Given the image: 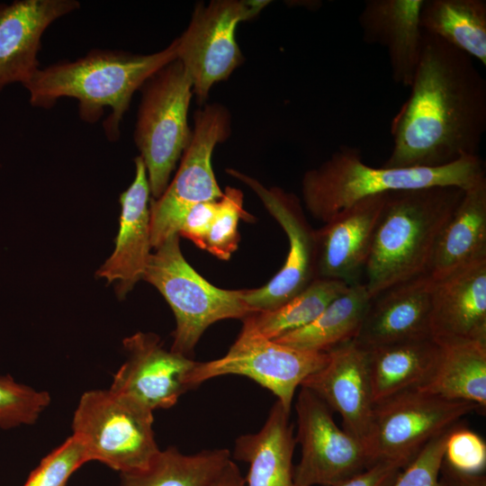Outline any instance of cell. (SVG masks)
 <instances>
[{
  "label": "cell",
  "instance_id": "cell-2",
  "mask_svg": "<svg viewBox=\"0 0 486 486\" xmlns=\"http://www.w3.org/2000/svg\"><path fill=\"white\" fill-rule=\"evenodd\" d=\"M176 57V39L164 50L146 55L94 49L76 60L40 68L23 86L36 107L50 108L64 97L76 99L80 119L89 123L108 109L103 126L107 139L115 141L134 93Z\"/></svg>",
  "mask_w": 486,
  "mask_h": 486
},
{
  "label": "cell",
  "instance_id": "cell-4",
  "mask_svg": "<svg viewBox=\"0 0 486 486\" xmlns=\"http://www.w3.org/2000/svg\"><path fill=\"white\" fill-rule=\"evenodd\" d=\"M484 177L479 156L464 155L438 167H373L364 164L359 148L343 146L304 174L302 194L307 211L326 223L369 196L431 186H456L465 191Z\"/></svg>",
  "mask_w": 486,
  "mask_h": 486
},
{
  "label": "cell",
  "instance_id": "cell-21",
  "mask_svg": "<svg viewBox=\"0 0 486 486\" xmlns=\"http://www.w3.org/2000/svg\"><path fill=\"white\" fill-rule=\"evenodd\" d=\"M424 0H367L358 16L363 39L385 48L393 81L410 87L421 50Z\"/></svg>",
  "mask_w": 486,
  "mask_h": 486
},
{
  "label": "cell",
  "instance_id": "cell-34",
  "mask_svg": "<svg viewBox=\"0 0 486 486\" xmlns=\"http://www.w3.org/2000/svg\"><path fill=\"white\" fill-rule=\"evenodd\" d=\"M461 424L453 428L447 438L444 462L458 472L483 473L486 443L480 435Z\"/></svg>",
  "mask_w": 486,
  "mask_h": 486
},
{
  "label": "cell",
  "instance_id": "cell-16",
  "mask_svg": "<svg viewBox=\"0 0 486 486\" xmlns=\"http://www.w3.org/2000/svg\"><path fill=\"white\" fill-rule=\"evenodd\" d=\"M385 194L360 200L315 230L317 278L362 283Z\"/></svg>",
  "mask_w": 486,
  "mask_h": 486
},
{
  "label": "cell",
  "instance_id": "cell-19",
  "mask_svg": "<svg viewBox=\"0 0 486 486\" xmlns=\"http://www.w3.org/2000/svg\"><path fill=\"white\" fill-rule=\"evenodd\" d=\"M134 163V179L120 195L122 212L115 248L96 272V276L108 284L116 283L120 300L143 279L152 248L150 188L142 158L137 157Z\"/></svg>",
  "mask_w": 486,
  "mask_h": 486
},
{
  "label": "cell",
  "instance_id": "cell-35",
  "mask_svg": "<svg viewBox=\"0 0 486 486\" xmlns=\"http://www.w3.org/2000/svg\"><path fill=\"white\" fill-rule=\"evenodd\" d=\"M218 201L203 202L192 207L181 221L177 234L204 249L207 236L216 216Z\"/></svg>",
  "mask_w": 486,
  "mask_h": 486
},
{
  "label": "cell",
  "instance_id": "cell-37",
  "mask_svg": "<svg viewBox=\"0 0 486 486\" xmlns=\"http://www.w3.org/2000/svg\"><path fill=\"white\" fill-rule=\"evenodd\" d=\"M441 478L445 486H486L484 473H465L458 472L445 462L441 467Z\"/></svg>",
  "mask_w": 486,
  "mask_h": 486
},
{
  "label": "cell",
  "instance_id": "cell-28",
  "mask_svg": "<svg viewBox=\"0 0 486 486\" xmlns=\"http://www.w3.org/2000/svg\"><path fill=\"white\" fill-rule=\"evenodd\" d=\"M230 460L225 448L185 454L169 446L148 468L120 473V486H208Z\"/></svg>",
  "mask_w": 486,
  "mask_h": 486
},
{
  "label": "cell",
  "instance_id": "cell-14",
  "mask_svg": "<svg viewBox=\"0 0 486 486\" xmlns=\"http://www.w3.org/2000/svg\"><path fill=\"white\" fill-rule=\"evenodd\" d=\"M127 359L110 389L129 394L151 410L169 409L190 390L188 375L196 362L164 347L158 336L137 332L123 339Z\"/></svg>",
  "mask_w": 486,
  "mask_h": 486
},
{
  "label": "cell",
  "instance_id": "cell-1",
  "mask_svg": "<svg viewBox=\"0 0 486 486\" xmlns=\"http://www.w3.org/2000/svg\"><path fill=\"white\" fill-rule=\"evenodd\" d=\"M408 99L393 117L383 167H438L478 156L486 131V80L466 53L424 32Z\"/></svg>",
  "mask_w": 486,
  "mask_h": 486
},
{
  "label": "cell",
  "instance_id": "cell-5",
  "mask_svg": "<svg viewBox=\"0 0 486 486\" xmlns=\"http://www.w3.org/2000/svg\"><path fill=\"white\" fill-rule=\"evenodd\" d=\"M179 238L173 234L155 248L143 280L158 290L174 312L171 350L188 356L212 324L244 320L254 312L243 300V290L220 289L200 275L184 257Z\"/></svg>",
  "mask_w": 486,
  "mask_h": 486
},
{
  "label": "cell",
  "instance_id": "cell-18",
  "mask_svg": "<svg viewBox=\"0 0 486 486\" xmlns=\"http://www.w3.org/2000/svg\"><path fill=\"white\" fill-rule=\"evenodd\" d=\"M80 7L76 0H15L0 4V92L29 81L40 68L38 53L47 28Z\"/></svg>",
  "mask_w": 486,
  "mask_h": 486
},
{
  "label": "cell",
  "instance_id": "cell-30",
  "mask_svg": "<svg viewBox=\"0 0 486 486\" xmlns=\"http://www.w3.org/2000/svg\"><path fill=\"white\" fill-rule=\"evenodd\" d=\"M240 219L250 221L251 215L243 208V194L234 187L227 186L218 201L216 216L207 236L204 249L221 260H228L237 250Z\"/></svg>",
  "mask_w": 486,
  "mask_h": 486
},
{
  "label": "cell",
  "instance_id": "cell-25",
  "mask_svg": "<svg viewBox=\"0 0 486 486\" xmlns=\"http://www.w3.org/2000/svg\"><path fill=\"white\" fill-rule=\"evenodd\" d=\"M439 345L432 338L383 345L368 350L374 402L418 388L432 372Z\"/></svg>",
  "mask_w": 486,
  "mask_h": 486
},
{
  "label": "cell",
  "instance_id": "cell-3",
  "mask_svg": "<svg viewBox=\"0 0 486 486\" xmlns=\"http://www.w3.org/2000/svg\"><path fill=\"white\" fill-rule=\"evenodd\" d=\"M464 194L456 186L386 193L364 274L370 298L427 273L437 238Z\"/></svg>",
  "mask_w": 486,
  "mask_h": 486
},
{
  "label": "cell",
  "instance_id": "cell-9",
  "mask_svg": "<svg viewBox=\"0 0 486 486\" xmlns=\"http://www.w3.org/2000/svg\"><path fill=\"white\" fill-rule=\"evenodd\" d=\"M478 410L470 401L403 391L374 404L367 452L374 464L389 461L403 468L428 441Z\"/></svg>",
  "mask_w": 486,
  "mask_h": 486
},
{
  "label": "cell",
  "instance_id": "cell-33",
  "mask_svg": "<svg viewBox=\"0 0 486 486\" xmlns=\"http://www.w3.org/2000/svg\"><path fill=\"white\" fill-rule=\"evenodd\" d=\"M454 427L428 441L399 472L390 486H445L441 467L446 441Z\"/></svg>",
  "mask_w": 486,
  "mask_h": 486
},
{
  "label": "cell",
  "instance_id": "cell-8",
  "mask_svg": "<svg viewBox=\"0 0 486 486\" xmlns=\"http://www.w3.org/2000/svg\"><path fill=\"white\" fill-rule=\"evenodd\" d=\"M223 356L208 362H196L188 375L190 389L218 376H246L276 396L284 410L291 412L298 387L328 360V352H312L280 344L263 336L251 314Z\"/></svg>",
  "mask_w": 486,
  "mask_h": 486
},
{
  "label": "cell",
  "instance_id": "cell-7",
  "mask_svg": "<svg viewBox=\"0 0 486 486\" xmlns=\"http://www.w3.org/2000/svg\"><path fill=\"white\" fill-rule=\"evenodd\" d=\"M134 142L142 158L151 199L166 189L177 161L188 147L192 82L176 58L155 72L140 87Z\"/></svg>",
  "mask_w": 486,
  "mask_h": 486
},
{
  "label": "cell",
  "instance_id": "cell-10",
  "mask_svg": "<svg viewBox=\"0 0 486 486\" xmlns=\"http://www.w3.org/2000/svg\"><path fill=\"white\" fill-rule=\"evenodd\" d=\"M230 132V114L221 104H206L196 111L191 140L175 177L159 198L150 200L152 248L177 234L181 221L192 207L222 197L212 156L215 146L226 140Z\"/></svg>",
  "mask_w": 486,
  "mask_h": 486
},
{
  "label": "cell",
  "instance_id": "cell-20",
  "mask_svg": "<svg viewBox=\"0 0 486 486\" xmlns=\"http://www.w3.org/2000/svg\"><path fill=\"white\" fill-rule=\"evenodd\" d=\"M430 328L438 344L486 343V260L434 281Z\"/></svg>",
  "mask_w": 486,
  "mask_h": 486
},
{
  "label": "cell",
  "instance_id": "cell-27",
  "mask_svg": "<svg viewBox=\"0 0 486 486\" xmlns=\"http://www.w3.org/2000/svg\"><path fill=\"white\" fill-rule=\"evenodd\" d=\"M419 20L424 32L486 67L485 0H424Z\"/></svg>",
  "mask_w": 486,
  "mask_h": 486
},
{
  "label": "cell",
  "instance_id": "cell-32",
  "mask_svg": "<svg viewBox=\"0 0 486 486\" xmlns=\"http://www.w3.org/2000/svg\"><path fill=\"white\" fill-rule=\"evenodd\" d=\"M86 462L84 446L72 435L40 461L22 486H66L70 476Z\"/></svg>",
  "mask_w": 486,
  "mask_h": 486
},
{
  "label": "cell",
  "instance_id": "cell-13",
  "mask_svg": "<svg viewBox=\"0 0 486 486\" xmlns=\"http://www.w3.org/2000/svg\"><path fill=\"white\" fill-rule=\"evenodd\" d=\"M228 174L244 183L284 230L288 254L279 272L265 285L243 290V300L252 312L273 310L304 290L317 278L315 230L308 222L299 198L278 187H266L236 169Z\"/></svg>",
  "mask_w": 486,
  "mask_h": 486
},
{
  "label": "cell",
  "instance_id": "cell-31",
  "mask_svg": "<svg viewBox=\"0 0 486 486\" xmlns=\"http://www.w3.org/2000/svg\"><path fill=\"white\" fill-rule=\"evenodd\" d=\"M50 403L47 392L19 383L10 374L0 375L1 428L34 424Z\"/></svg>",
  "mask_w": 486,
  "mask_h": 486
},
{
  "label": "cell",
  "instance_id": "cell-24",
  "mask_svg": "<svg viewBox=\"0 0 486 486\" xmlns=\"http://www.w3.org/2000/svg\"><path fill=\"white\" fill-rule=\"evenodd\" d=\"M439 345L434 368L416 388L452 400H464L486 409V343L457 341Z\"/></svg>",
  "mask_w": 486,
  "mask_h": 486
},
{
  "label": "cell",
  "instance_id": "cell-17",
  "mask_svg": "<svg viewBox=\"0 0 486 486\" xmlns=\"http://www.w3.org/2000/svg\"><path fill=\"white\" fill-rule=\"evenodd\" d=\"M434 281L427 274L395 284L370 298L354 341L369 350L431 337Z\"/></svg>",
  "mask_w": 486,
  "mask_h": 486
},
{
  "label": "cell",
  "instance_id": "cell-12",
  "mask_svg": "<svg viewBox=\"0 0 486 486\" xmlns=\"http://www.w3.org/2000/svg\"><path fill=\"white\" fill-rule=\"evenodd\" d=\"M295 410L301 447L293 468L297 486H335L374 464L364 444L339 428L332 410L310 389L301 386Z\"/></svg>",
  "mask_w": 486,
  "mask_h": 486
},
{
  "label": "cell",
  "instance_id": "cell-11",
  "mask_svg": "<svg viewBox=\"0 0 486 486\" xmlns=\"http://www.w3.org/2000/svg\"><path fill=\"white\" fill-rule=\"evenodd\" d=\"M266 1L217 0L196 5L190 23L176 39L177 57L198 103L212 86L227 79L243 62L236 40L238 24L255 17Z\"/></svg>",
  "mask_w": 486,
  "mask_h": 486
},
{
  "label": "cell",
  "instance_id": "cell-26",
  "mask_svg": "<svg viewBox=\"0 0 486 486\" xmlns=\"http://www.w3.org/2000/svg\"><path fill=\"white\" fill-rule=\"evenodd\" d=\"M369 301L363 283L350 285L311 323L274 341L301 350L328 352L355 339Z\"/></svg>",
  "mask_w": 486,
  "mask_h": 486
},
{
  "label": "cell",
  "instance_id": "cell-15",
  "mask_svg": "<svg viewBox=\"0 0 486 486\" xmlns=\"http://www.w3.org/2000/svg\"><path fill=\"white\" fill-rule=\"evenodd\" d=\"M328 353L326 364L301 386L310 389L332 412L339 414L343 429L366 446L374 407L368 350L351 340Z\"/></svg>",
  "mask_w": 486,
  "mask_h": 486
},
{
  "label": "cell",
  "instance_id": "cell-36",
  "mask_svg": "<svg viewBox=\"0 0 486 486\" xmlns=\"http://www.w3.org/2000/svg\"><path fill=\"white\" fill-rule=\"evenodd\" d=\"M402 466L389 461H379L335 486H390Z\"/></svg>",
  "mask_w": 486,
  "mask_h": 486
},
{
  "label": "cell",
  "instance_id": "cell-38",
  "mask_svg": "<svg viewBox=\"0 0 486 486\" xmlns=\"http://www.w3.org/2000/svg\"><path fill=\"white\" fill-rule=\"evenodd\" d=\"M208 486H247L237 464L231 459Z\"/></svg>",
  "mask_w": 486,
  "mask_h": 486
},
{
  "label": "cell",
  "instance_id": "cell-6",
  "mask_svg": "<svg viewBox=\"0 0 486 486\" xmlns=\"http://www.w3.org/2000/svg\"><path fill=\"white\" fill-rule=\"evenodd\" d=\"M153 410L119 392H84L75 410L72 429L88 461H98L120 473L148 467L160 449L153 431Z\"/></svg>",
  "mask_w": 486,
  "mask_h": 486
},
{
  "label": "cell",
  "instance_id": "cell-29",
  "mask_svg": "<svg viewBox=\"0 0 486 486\" xmlns=\"http://www.w3.org/2000/svg\"><path fill=\"white\" fill-rule=\"evenodd\" d=\"M350 285L333 279L316 278L280 307L251 314L258 331L274 340L311 323Z\"/></svg>",
  "mask_w": 486,
  "mask_h": 486
},
{
  "label": "cell",
  "instance_id": "cell-22",
  "mask_svg": "<svg viewBox=\"0 0 486 486\" xmlns=\"http://www.w3.org/2000/svg\"><path fill=\"white\" fill-rule=\"evenodd\" d=\"M486 260V177L464 191L436 243L427 274L433 281Z\"/></svg>",
  "mask_w": 486,
  "mask_h": 486
},
{
  "label": "cell",
  "instance_id": "cell-23",
  "mask_svg": "<svg viewBox=\"0 0 486 486\" xmlns=\"http://www.w3.org/2000/svg\"><path fill=\"white\" fill-rule=\"evenodd\" d=\"M296 446L290 412L276 400L256 433L235 440L233 457L248 464L247 486H297L292 457Z\"/></svg>",
  "mask_w": 486,
  "mask_h": 486
}]
</instances>
